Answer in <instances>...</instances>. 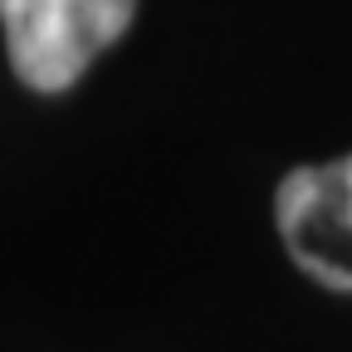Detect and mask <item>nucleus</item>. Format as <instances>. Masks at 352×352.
Segmentation results:
<instances>
[{
    "instance_id": "obj_2",
    "label": "nucleus",
    "mask_w": 352,
    "mask_h": 352,
    "mask_svg": "<svg viewBox=\"0 0 352 352\" xmlns=\"http://www.w3.org/2000/svg\"><path fill=\"white\" fill-rule=\"evenodd\" d=\"M279 230L303 274L352 289V186L347 166H298L279 186Z\"/></svg>"
},
{
    "instance_id": "obj_3",
    "label": "nucleus",
    "mask_w": 352,
    "mask_h": 352,
    "mask_svg": "<svg viewBox=\"0 0 352 352\" xmlns=\"http://www.w3.org/2000/svg\"><path fill=\"white\" fill-rule=\"evenodd\" d=\"M342 166H347V186H352V157H342Z\"/></svg>"
},
{
    "instance_id": "obj_1",
    "label": "nucleus",
    "mask_w": 352,
    "mask_h": 352,
    "mask_svg": "<svg viewBox=\"0 0 352 352\" xmlns=\"http://www.w3.org/2000/svg\"><path fill=\"white\" fill-rule=\"evenodd\" d=\"M138 0H0L10 69L39 88H69L132 25Z\"/></svg>"
}]
</instances>
